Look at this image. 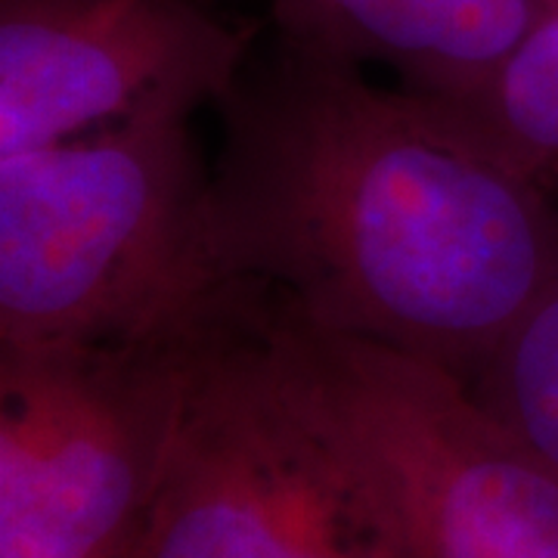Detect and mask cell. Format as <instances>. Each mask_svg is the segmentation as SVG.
Segmentation results:
<instances>
[{"mask_svg":"<svg viewBox=\"0 0 558 558\" xmlns=\"http://www.w3.org/2000/svg\"><path fill=\"white\" fill-rule=\"evenodd\" d=\"M230 282L475 379L558 274V202L453 102L274 38L218 106Z\"/></svg>","mask_w":558,"mask_h":558,"instance_id":"6da1fadb","label":"cell"},{"mask_svg":"<svg viewBox=\"0 0 558 558\" xmlns=\"http://www.w3.org/2000/svg\"><path fill=\"white\" fill-rule=\"evenodd\" d=\"M230 286L190 121L0 159V348L178 332Z\"/></svg>","mask_w":558,"mask_h":558,"instance_id":"7a4b0ae2","label":"cell"},{"mask_svg":"<svg viewBox=\"0 0 558 558\" xmlns=\"http://www.w3.org/2000/svg\"><path fill=\"white\" fill-rule=\"evenodd\" d=\"M137 558H407L245 282L193 336L178 435Z\"/></svg>","mask_w":558,"mask_h":558,"instance_id":"3957f363","label":"cell"},{"mask_svg":"<svg viewBox=\"0 0 558 558\" xmlns=\"http://www.w3.org/2000/svg\"><path fill=\"white\" fill-rule=\"evenodd\" d=\"M255 292L279 357L369 481L407 558H558V472L453 373Z\"/></svg>","mask_w":558,"mask_h":558,"instance_id":"277c9868","label":"cell"},{"mask_svg":"<svg viewBox=\"0 0 558 558\" xmlns=\"http://www.w3.org/2000/svg\"><path fill=\"white\" fill-rule=\"evenodd\" d=\"M205 317L153 339L0 348V558L137 553Z\"/></svg>","mask_w":558,"mask_h":558,"instance_id":"5b68a950","label":"cell"},{"mask_svg":"<svg viewBox=\"0 0 558 558\" xmlns=\"http://www.w3.org/2000/svg\"><path fill=\"white\" fill-rule=\"evenodd\" d=\"M258 25L215 0H0V159L220 106Z\"/></svg>","mask_w":558,"mask_h":558,"instance_id":"8992f818","label":"cell"},{"mask_svg":"<svg viewBox=\"0 0 558 558\" xmlns=\"http://www.w3.org/2000/svg\"><path fill=\"white\" fill-rule=\"evenodd\" d=\"M556 0H270L274 35L425 97L478 94Z\"/></svg>","mask_w":558,"mask_h":558,"instance_id":"52a82bcc","label":"cell"},{"mask_svg":"<svg viewBox=\"0 0 558 558\" xmlns=\"http://www.w3.org/2000/svg\"><path fill=\"white\" fill-rule=\"evenodd\" d=\"M453 106L497 153L558 202V0L497 75Z\"/></svg>","mask_w":558,"mask_h":558,"instance_id":"ba28073f","label":"cell"},{"mask_svg":"<svg viewBox=\"0 0 558 558\" xmlns=\"http://www.w3.org/2000/svg\"><path fill=\"white\" fill-rule=\"evenodd\" d=\"M462 385L558 472V274Z\"/></svg>","mask_w":558,"mask_h":558,"instance_id":"9c48e42d","label":"cell"},{"mask_svg":"<svg viewBox=\"0 0 558 558\" xmlns=\"http://www.w3.org/2000/svg\"><path fill=\"white\" fill-rule=\"evenodd\" d=\"M128 558H137V553H134V556H128Z\"/></svg>","mask_w":558,"mask_h":558,"instance_id":"30bf717a","label":"cell"}]
</instances>
